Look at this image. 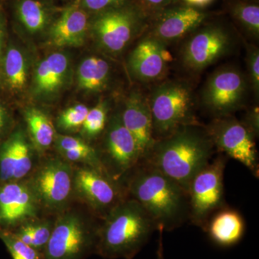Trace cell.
<instances>
[{
    "label": "cell",
    "mask_w": 259,
    "mask_h": 259,
    "mask_svg": "<svg viewBox=\"0 0 259 259\" xmlns=\"http://www.w3.org/2000/svg\"><path fill=\"white\" fill-rule=\"evenodd\" d=\"M189 6L193 8H203L212 3L214 0H184Z\"/></svg>",
    "instance_id": "36"
},
{
    "label": "cell",
    "mask_w": 259,
    "mask_h": 259,
    "mask_svg": "<svg viewBox=\"0 0 259 259\" xmlns=\"http://www.w3.org/2000/svg\"><path fill=\"white\" fill-rule=\"evenodd\" d=\"M146 4L153 8H159L168 4L171 0H144Z\"/></svg>",
    "instance_id": "38"
},
{
    "label": "cell",
    "mask_w": 259,
    "mask_h": 259,
    "mask_svg": "<svg viewBox=\"0 0 259 259\" xmlns=\"http://www.w3.org/2000/svg\"><path fill=\"white\" fill-rule=\"evenodd\" d=\"M248 81L243 72L233 66L214 71L202 92V102L214 117L232 115L243 106Z\"/></svg>",
    "instance_id": "10"
},
{
    "label": "cell",
    "mask_w": 259,
    "mask_h": 259,
    "mask_svg": "<svg viewBox=\"0 0 259 259\" xmlns=\"http://www.w3.org/2000/svg\"><path fill=\"white\" fill-rule=\"evenodd\" d=\"M123 186L127 196L146 209L157 230L172 231L190 220L188 192L151 165L140 161Z\"/></svg>",
    "instance_id": "2"
},
{
    "label": "cell",
    "mask_w": 259,
    "mask_h": 259,
    "mask_svg": "<svg viewBox=\"0 0 259 259\" xmlns=\"http://www.w3.org/2000/svg\"><path fill=\"white\" fill-rule=\"evenodd\" d=\"M104 131L102 150L97 151L99 158L107 175L123 185L126 177L141 161L139 146L122 123L120 112L108 119Z\"/></svg>",
    "instance_id": "7"
},
{
    "label": "cell",
    "mask_w": 259,
    "mask_h": 259,
    "mask_svg": "<svg viewBox=\"0 0 259 259\" xmlns=\"http://www.w3.org/2000/svg\"><path fill=\"white\" fill-rule=\"evenodd\" d=\"M38 207L28 183L16 181L0 187V226L17 228L35 217Z\"/></svg>",
    "instance_id": "15"
},
{
    "label": "cell",
    "mask_w": 259,
    "mask_h": 259,
    "mask_svg": "<svg viewBox=\"0 0 259 259\" xmlns=\"http://www.w3.org/2000/svg\"><path fill=\"white\" fill-rule=\"evenodd\" d=\"M28 184L39 206L51 212L62 211L74 192V170L64 158H50L42 162Z\"/></svg>",
    "instance_id": "9"
},
{
    "label": "cell",
    "mask_w": 259,
    "mask_h": 259,
    "mask_svg": "<svg viewBox=\"0 0 259 259\" xmlns=\"http://www.w3.org/2000/svg\"><path fill=\"white\" fill-rule=\"evenodd\" d=\"M232 46L233 38L226 29L218 25L206 27L185 42L182 62L187 69L199 72L226 56Z\"/></svg>",
    "instance_id": "12"
},
{
    "label": "cell",
    "mask_w": 259,
    "mask_h": 259,
    "mask_svg": "<svg viewBox=\"0 0 259 259\" xmlns=\"http://www.w3.org/2000/svg\"><path fill=\"white\" fill-rule=\"evenodd\" d=\"M74 192L102 219L128 197L122 184L88 165L74 170Z\"/></svg>",
    "instance_id": "11"
},
{
    "label": "cell",
    "mask_w": 259,
    "mask_h": 259,
    "mask_svg": "<svg viewBox=\"0 0 259 259\" xmlns=\"http://www.w3.org/2000/svg\"><path fill=\"white\" fill-rule=\"evenodd\" d=\"M69 72V58L62 53H54L40 61L34 74L32 92L40 99L59 93Z\"/></svg>",
    "instance_id": "19"
},
{
    "label": "cell",
    "mask_w": 259,
    "mask_h": 259,
    "mask_svg": "<svg viewBox=\"0 0 259 259\" xmlns=\"http://www.w3.org/2000/svg\"><path fill=\"white\" fill-rule=\"evenodd\" d=\"M126 0H80L79 5L83 10L90 11H105V10L120 8Z\"/></svg>",
    "instance_id": "34"
},
{
    "label": "cell",
    "mask_w": 259,
    "mask_h": 259,
    "mask_svg": "<svg viewBox=\"0 0 259 259\" xmlns=\"http://www.w3.org/2000/svg\"><path fill=\"white\" fill-rule=\"evenodd\" d=\"M5 37V23L3 18L0 16V55L3 51V44Z\"/></svg>",
    "instance_id": "39"
},
{
    "label": "cell",
    "mask_w": 259,
    "mask_h": 259,
    "mask_svg": "<svg viewBox=\"0 0 259 259\" xmlns=\"http://www.w3.org/2000/svg\"><path fill=\"white\" fill-rule=\"evenodd\" d=\"M98 227L78 213H63L54 223L42 259H86L95 253Z\"/></svg>",
    "instance_id": "5"
},
{
    "label": "cell",
    "mask_w": 259,
    "mask_h": 259,
    "mask_svg": "<svg viewBox=\"0 0 259 259\" xmlns=\"http://www.w3.org/2000/svg\"><path fill=\"white\" fill-rule=\"evenodd\" d=\"M5 124V112L4 108L2 106L0 103V134H1L2 130L4 127Z\"/></svg>",
    "instance_id": "40"
},
{
    "label": "cell",
    "mask_w": 259,
    "mask_h": 259,
    "mask_svg": "<svg viewBox=\"0 0 259 259\" xmlns=\"http://www.w3.org/2000/svg\"><path fill=\"white\" fill-rule=\"evenodd\" d=\"M214 146L205 126H183L156 140L142 160L175 181L188 192L193 177L212 160Z\"/></svg>",
    "instance_id": "1"
},
{
    "label": "cell",
    "mask_w": 259,
    "mask_h": 259,
    "mask_svg": "<svg viewBox=\"0 0 259 259\" xmlns=\"http://www.w3.org/2000/svg\"><path fill=\"white\" fill-rule=\"evenodd\" d=\"M155 141L183 126L201 124L194 113L190 88L180 81H166L153 89L148 98Z\"/></svg>",
    "instance_id": "4"
},
{
    "label": "cell",
    "mask_w": 259,
    "mask_h": 259,
    "mask_svg": "<svg viewBox=\"0 0 259 259\" xmlns=\"http://www.w3.org/2000/svg\"><path fill=\"white\" fill-rule=\"evenodd\" d=\"M120 112L122 123L139 146L142 161L155 141L148 98L139 92H134L126 99Z\"/></svg>",
    "instance_id": "16"
},
{
    "label": "cell",
    "mask_w": 259,
    "mask_h": 259,
    "mask_svg": "<svg viewBox=\"0 0 259 259\" xmlns=\"http://www.w3.org/2000/svg\"><path fill=\"white\" fill-rule=\"evenodd\" d=\"M157 231L159 232V240H158V245L157 250V259H163V228H158Z\"/></svg>",
    "instance_id": "37"
},
{
    "label": "cell",
    "mask_w": 259,
    "mask_h": 259,
    "mask_svg": "<svg viewBox=\"0 0 259 259\" xmlns=\"http://www.w3.org/2000/svg\"><path fill=\"white\" fill-rule=\"evenodd\" d=\"M102 220L97 230L95 253L105 258H134L157 231L146 209L129 197Z\"/></svg>",
    "instance_id": "3"
},
{
    "label": "cell",
    "mask_w": 259,
    "mask_h": 259,
    "mask_svg": "<svg viewBox=\"0 0 259 259\" xmlns=\"http://www.w3.org/2000/svg\"><path fill=\"white\" fill-rule=\"evenodd\" d=\"M54 223L48 221H28L10 231L20 241L42 254L50 239Z\"/></svg>",
    "instance_id": "25"
},
{
    "label": "cell",
    "mask_w": 259,
    "mask_h": 259,
    "mask_svg": "<svg viewBox=\"0 0 259 259\" xmlns=\"http://www.w3.org/2000/svg\"><path fill=\"white\" fill-rule=\"evenodd\" d=\"M110 76L109 63L102 58L91 56L80 64L77 71L78 84L83 90L98 93L106 88Z\"/></svg>",
    "instance_id": "22"
},
{
    "label": "cell",
    "mask_w": 259,
    "mask_h": 259,
    "mask_svg": "<svg viewBox=\"0 0 259 259\" xmlns=\"http://www.w3.org/2000/svg\"><path fill=\"white\" fill-rule=\"evenodd\" d=\"M89 110L86 105H76L64 110L58 117L57 123L64 131H72L82 126Z\"/></svg>",
    "instance_id": "32"
},
{
    "label": "cell",
    "mask_w": 259,
    "mask_h": 259,
    "mask_svg": "<svg viewBox=\"0 0 259 259\" xmlns=\"http://www.w3.org/2000/svg\"><path fill=\"white\" fill-rule=\"evenodd\" d=\"M17 15L30 33L42 31L50 18L47 8L37 0H20L17 5Z\"/></svg>",
    "instance_id": "26"
},
{
    "label": "cell",
    "mask_w": 259,
    "mask_h": 259,
    "mask_svg": "<svg viewBox=\"0 0 259 259\" xmlns=\"http://www.w3.org/2000/svg\"><path fill=\"white\" fill-rule=\"evenodd\" d=\"M226 163V156L220 155L199 171L189 185V221L202 229L214 212L226 207L223 179Z\"/></svg>",
    "instance_id": "6"
},
{
    "label": "cell",
    "mask_w": 259,
    "mask_h": 259,
    "mask_svg": "<svg viewBox=\"0 0 259 259\" xmlns=\"http://www.w3.org/2000/svg\"><path fill=\"white\" fill-rule=\"evenodd\" d=\"M204 231L209 240L221 248H230L241 241L245 232V223L241 213L224 207L214 213Z\"/></svg>",
    "instance_id": "20"
},
{
    "label": "cell",
    "mask_w": 259,
    "mask_h": 259,
    "mask_svg": "<svg viewBox=\"0 0 259 259\" xmlns=\"http://www.w3.org/2000/svg\"><path fill=\"white\" fill-rule=\"evenodd\" d=\"M108 106L106 102L100 101L93 109H90L82 125L83 134L89 139L100 136L106 127Z\"/></svg>",
    "instance_id": "28"
},
{
    "label": "cell",
    "mask_w": 259,
    "mask_h": 259,
    "mask_svg": "<svg viewBox=\"0 0 259 259\" xmlns=\"http://www.w3.org/2000/svg\"><path fill=\"white\" fill-rule=\"evenodd\" d=\"M15 171V143L13 135L0 148V181L13 182Z\"/></svg>",
    "instance_id": "31"
},
{
    "label": "cell",
    "mask_w": 259,
    "mask_h": 259,
    "mask_svg": "<svg viewBox=\"0 0 259 259\" xmlns=\"http://www.w3.org/2000/svg\"><path fill=\"white\" fill-rule=\"evenodd\" d=\"M139 25V16L136 12L117 8L102 12L92 28L100 47L110 54H117L132 40Z\"/></svg>",
    "instance_id": "13"
},
{
    "label": "cell",
    "mask_w": 259,
    "mask_h": 259,
    "mask_svg": "<svg viewBox=\"0 0 259 259\" xmlns=\"http://www.w3.org/2000/svg\"><path fill=\"white\" fill-rule=\"evenodd\" d=\"M54 141L56 148L65 161L83 163L105 171L97 150L82 140L72 136L56 135Z\"/></svg>",
    "instance_id": "21"
},
{
    "label": "cell",
    "mask_w": 259,
    "mask_h": 259,
    "mask_svg": "<svg viewBox=\"0 0 259 259\" xmlns=\"http://www.w3.org/2000/svg\"><path fill=\"white\" fill-rule=\"evenodd\" d=\"M207 18L205 13L191 6L168 10L156 22L151 36L166 45L195 30Z\"/></svg>",
    "instance_id": "17"
},
{
    "label": "cell",
    "mask_w": 259,
    "mask_h": 259,
    "mask_svg": "<svg viewBox=\"0 0 259 259\" xmlns=\"http://www.w3.org/2000/svg\"><path fill=\"white\" fill-rule=\"evenodd\" d=\"M88 15L79 5L66 8L51 27V44L58 48L79 47L84 44Z\"/></svg>",
    "instance_id": "18"
},
{
    "label": "cell",
    "mask_w": 259,
    "mask_h": 259,
    "mask_svg": "<svg viewBox=\"0 0 259 259\" xmlns=\"http://www.w3.org/2000/svg\"><path fill=\"white\" fill-rule=\"evenodd\" d=\"M25 117L35 148L40 152L50 148L55 140L56 134L49 116L35 107H30L25 111Z\"/></svg>",
    "instance_id": "23"
},
{
    "label": "cell",
    "mask_w": 259,
    "mask_h": 259,
    "mask_svg": "<svg viewBox=\"0 0 259 259\" xmlns=\"http://www.w3.org/2000/svg\"><path fill=\"white\" fill-rule=\"evenodd\" d=\"M3 71L7 84L13 91H21L28 81L26 59L20 49L11 47L3 59Z\"/></svg>",
    "instance_id": "24"
},
{
    "label": "cell",
    "mask_w": 259,
    "mask_h": 259,
    "mask_svg": "<svg viewBox=\"0 0 259 259\" xmlns=\"http://www.w3.org/2000/svg\"><path fill=\"white\" fill-rule=\"evenodd\" d=\"M244 123L249 127L250 131L258 136L259 132V113L258 107L255 106L250 109V111L247 113Z\"/></svg>",
    "instance_id": "35"
},
{
    "label": "cell",
    "mask_w": 259,
    "mask_h": 259,
    "mask_svg": "<svg viewBox=\"0 0 259 259\" xmlns=\"http://www.w3.org/2000/svg\"><path fill=\"white\" fill-rule=\"evenodd\" d=\"M172 57L166 44L151 35L137 44L129 56L131 73L143 82H153L166 74Z\"/></svg>",
    "instance_id": "14"
},
{
    "label": "cell",
    "mask_w": 259,
    "mask_h": 259,
    "mask_svg": "<svg viewBox=\"0 0 259 259\" xmlns=\"http://www.w3.org/2000/svg\"><path fill=\"white\" fill-rule=\"evenodd\" d=\"M0 239L13 259H42V254L25 244L8 230L0 229Z\"/></svg>",
    "instance_id": "30"
},
{
    "label": "cell",
    "mask_w": 259,
    "mask_h": 259,
    "mask_svg": "<svg viewBox=\"0 0 259 259\" xmlns=\"http://www.w3.org/2000/svg\"><path fill=\"white\" fill-rule=\"evenodd\" d=\"M246 64L248 79L255 96L259 93V51L258 48L247 45Z\"/></svg>",
    "instance_id": "33"
},
{
    "label": "cell",
    "mask_w": 259,
    "mask_h": 259,
    "mask_svg": "<svg viewBox=\"0 0 259 259\" xmlns=\"http://www.w3.org/2000/svg\"><path fill=\"white\" fill-rule=\"evenodd\" d=\"M214 148L228 157L240 162L258 178L256 136L244 122L232 115L214 117L205 126Z\"/></svg>",
    "instance_id": "8"
},
{
    "label": "cell",
    "mask_w": 259,
    "mask_h": 259,
    "mask_svg": "<svg viewBox=\"0 0 259 259\" xmlns=\"http://www.w3.org/2000/svg\"><path fill=\"white\" fill-rule=\"evenodd\" d=\"M233 16L238 20L243 28L251 36L258 39L259 7L258 5L238 3L232 8Z\"/></svg>",
    "instance_id": "29"
},
{
    "label": "cell",
    "mask_w": 259,
    "mask_h": 259,
    "mask_svg": "<svg viewBox=\"0 0 259 259\" xmlns=\"http://www.w3.org/2000/svg\"><path fill=\"white\" fill-rule=\"evenodd\" d=\"M15 143V171L13 182L28 176L33 166V153L23 131L12 134Z\"/></svg>",
    "instance_id": "27"
}]
</instances>
